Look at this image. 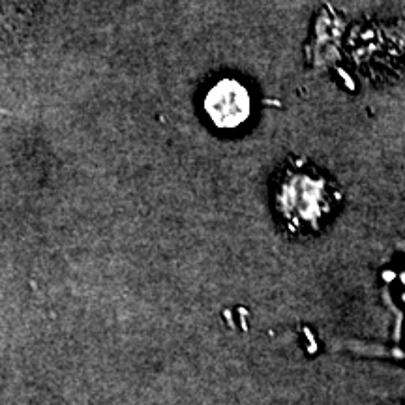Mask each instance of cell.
<instances>
[{"mask_svg":"<svg viewBox=\"0 0 405 405\" xmlns=\"http://www.w3.org/2000/svg\"><path fill=\"white\" fill-rule=\"evenodd\" d=\"M205 111L220 130H235L249 118L251 98L248 88L235 79H221L205 96Z\"/></svg>","mask_w":405,"mask_h":405,"instance_id":"2","label":"cell"},{"mask_svg":"<svg viewBox=\"0 0 405 405\" xmlns=\"http://www.w3.org/2000/svg\"><path fill=\"white\" fill-rule=\"evenodd\" d=\"M274 209L287 229L296 235L317 233L334 212L340 193L326 176L310 165H289L276 179Z\"/></svg>","mask_w":405,"mask_h":405,"instance_id":"1","label":"cell"}]
</instances>
